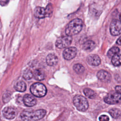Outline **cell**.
<instances>
[{
  "label": "cell",
  "mask_w": 121,
  "mask_h": 121,
  "mask_svg": "<svg viewBox=\"0 0 121 121\" xmlns=\"http://www.w3.org/2000/svg\"><path fill=\"white\" fill-rule=\"evenodd\" d=\"M46 113V111L43 109L36 111L26 109L21 112L20 116L23 121H36L43 118Z\"/></svg>",
  "instance_id": "1"
},
{
  "label": "cell",
  "mask_w": 121,
  "mask_h": 121,
  "mask_svg": "<svg viewBox=\"0 0 121 121\" xmlns=\"http://www.w3.org/2000/svg\"><path fill=\"white\" fill-rule=\"evenodd\" d=\"M83 26V23L81 19L75 18L71 21L66 26L65 33L69 36H72L79 33Z\"/></svg>",
  "instance_id": "2"
},
{
  "label": "cell",
  "mask_w": 121,
  "mask_h": 121,
  "mask_svg": "<svg viewBox=\"0 0 121 121\" xmlns=\"http://www.w3.org/2000/svg\"><path fill=\"white\" fill-rule=\"evenodd\" d=\"M52 12V6L51 3H50L45 8L40 7H36L35 9L34 14L35 16L38 18H43L51 16Z\"/></svg>",
  "instance_id": "3"
},
{
  "label": "cell",
  "mask_w": 121,
  "mask_h": 121,
  "mask_svg": "<svg viewBox=\"0 0 121 121\" xmlns=\"http://www.w3.org/2000/svg\"><path fill=\"white\" fill-rule=\"evenodd\" d=\"M30 90L31 93L37 97H43L47 93L46 86L43 84L39 82L33 84L31 86Z\"/></svg>",
  "instance_id": "4"
},
{
  "label": "cell",
  "mask_w": 121,
  "mask_h": 121,
  "mask_svg": "<svg viewBox=\"0 0 121 121\" xmlns=\"http://www.w3.org/2000/svg\"><path fill=\"white\" fill-rule=\"evenodd\" d=\"M73 102L77 109L80 111H85L88 107V101L81 95H75L73 98Z\"/></svg>",
  "instance_id": "5"
},
{
  "label": "cell",
  "mask_w": 121,
  "mask_h": 121,
  "mask_svg": "<svg viewBox=\"0 0 121 121\" xmlns=\"http://www.w3.org/2000/svg\"><path fill=\"white\" fill-rule=\"evenodd\" d=\"M104 102L108 104H118L121 103V94L118 92L112 91L108 93L104 97Z\"/></svg>",
  "instance_id": "6"
},
{
  "label": "cell",
  "mask_w": 121,
  "mask_h": 121,
  "mask_svg": "<svg viewBox=\"0 0 121 121\" xmlns=\"http://www.w3.org/2000/svg\"><path fill=\"white\" fill-rule=\"evenodd\" d=\"M72 41V38L71 36L68 35L62 36L57 39L55 42V45L58 48H64L69 45L71 44Z\"/></svg>",
  "instance_id": "7"
},
{
  "label": "cell",
  "mask_w": 121,
  "mask_h": 121,
  "mask_svg": "<svg viewBox=\"0 0 121 121\" xmlns=\"http://www.w3.org/2000/svg\"><path fill=\"white\" fill-rule=\"evenodd\" d=\"M111 34L114 36L119 35L121 34V21L114 19L113 20L110 26Z\"/></svg>",
  "instance_id": "8"
},
{
  "label": "cell",
  "mask_w": 121,
  "mask_h": 121,
  "mask_svg": "<svg viewBox=\"0 0 121 121\" xmlns=\"http://www.w3.org/2000/svg\"><path fill=\"white\" fill-rule=\"evenodd\" d=\"M77 53V49L74 47L66 48L63 52V58L67 60H70L74 58Z\"/></svg>",
  "instance_id": "9"
},
{
  "label": "cell",
  "mask_w": 121,
  "mask_h": 121,
  "mask_svg": "<svg viewBox=\"0 0 121 121\" xmlns=\"http://www.w3.org/2000/svg\"><path fill=\"white\" fill-rule=\"evenodd\" d=\"M2 114L5 118L8 119H12L16 115V110L11 107H6L2 111Z\"/></svg>",
  "instance_id": "10"
},
{
  "label": "cell",
  "mask_w": 121,
  "mask_h": 121,
  "mask_svg": "<svg viewBox=\"0 0 121 121\" xmlns=\"http://www.w3.org/2000/svg\"><path fill=\"white\" fill-rule=\"evenodd\" d=\"M97 77L100 80L104 82H109L111 79V74L104 70L99 71L97 73Z\"/></svg>",
  "instance_id": "11"
},
{
  "label": "cell",
  "mask_w": 121,
  "mask_h": 121,
  "mask_svg": "<svg viewBox=\"0 0 121 121\" xmlns=\"http://www.w3.org/2000/svg\"><path fill=\"white\" fill-rule=\"evenodd\" d=\"M23 102L28 107H32L36 104V100L34 96L29 94H26L23 97Z\"/></svg>",
  "instance_id": "12"
},
{
  "label": "cell",
  "mask_w": 121,
  "mask_h": 121,
  "mask_svg": "<svg viewBox=\"0 0 121 121\" xmlns=\"http://www.w3.org/2000/svg\"><path fill=\"white\" fill-rule=\"evenodd\" d=\"M87 61L91 65L98 66L100 64L101 60L100 57L96 54H91L87 57Z\"/></svg>",
  "instance_id": "13"
},
{
  "label": "cell",
  "mask_w": 121,
  "mask_h": 121,
  "mask_svg": "<svg viewBox=\"0 0 121 121\" xmlns=\"http://www.w3.org/2000/svg\"><path fill=\"white\" fill-rule=\"evenodd\" d=\"M46 61L49 66H53L57 64L58 59L55 54L53 53H50L46 57Z\"/></svg>",
  "instance_id": "14"
},
{
  "label": "cell",
  "mask_w": 121,
  "mask_h": 121,
  "mask_svg": "<svg viewBox=\"0 0 121 121\" xmlns=\"http://www.w3.org/2000/svg\"><path fill=\"white\" fill-rule=\"evenodd\" d=\"M33 76L36 80L41 81L45 78V74L43 70L41 69H36L35 70L34 72Z\"/></svg>",
  "instance_id": "15"
},
{
  "label": "cell",
  "mask_w": 121,
  "mask_h": 121,
  "mask_svg": "<svg viewBox=\"0 0 121 121\" xmlns=\"http://www.w3.org/2000/svg\"><path fill=\"white\" fill-rule=\"evenodd\" d=\"M95 45V44L94 41L92 40H88L83 43V48L86 51H91L94 49Z\"/></svg>",
  "instance_id": "16"
},
{
  "label": "cell",
  "mask_w": 121,
  "mask_h": 121,
  "mask_svg": "<svg viewBox=\"0 0 121 121\" xmlns=\"http://www.w3.org/2000/svg\"><path fill=\"white\" fill-rule=\"evenodd\" d=\"M112 62L115 66H119L121 65V52L116 54L112 57Z\"/></svg>",
  "instance_id": "17"
},
{
  "label": "cell",
  "mask_w": 121,
  "mask_h": 121,
  "mask_svg": "<svg viewBox=\"0 0 121 121\" xmlns=\"http://www.w3.org/2000/svg\"><path fill=\"white\" fill-rule=\"evenodd\" d=\"M26 84L23 81H18L14 86L15 89L19 92H24L26 89Z\"/></svg>",
  "instance_id": "18"
},
{
  "label": "cell",
  "mask_w": 121,
  "mask_h": 121,
  "mask_svg": "<svg viewBox=\"0 0 121 121\" xmlns=\"http://www.w3.org/2000/svg\"><path fill=\"white\" fill-rule=\"evenodd\" d=\"M83 92L86 96L90 99L95 98L96 96V94L95 93V92L93 90L90 88H86L83 90Z\"/></svg>",
  "instance_id": "19"
},
{
  "label": "cell",
  "mask_w": 121,
  "mask_h": 121,
  "mask_svg": "<svg viewBox=\"0 0 121 121\" xmlns=\"http://www.w3.org/2000/svg\"><path fill=\"white\" fill-rule=\"evenodd\" d=\"M109 113L112 117L115 119L118 118L121 115V112L120 110L117 108H113L109 110Z\"/></svg>",
  "instance_id": "20"
},
{
  "label": "cell",
  "mask_w": 121,
  "mask_h": 121,
  "mask_svg": "<svg viewBox=\"0 0 121 121\" xmlns=\"http://www.w3.org/2000/svg\"><path fill=\"white\" fill-rule=\"evenodd\" d=\"M120 49L118 47L114 46L111 48L107 52V56L109 58H112L114 55L119 52Z\"/></svg>",
  "instance_id": "21"
},
{
  "label": "cell",
  "mask_w": 121,
  "mask_h": 121,
  "mask_svg": "<svg viewBox=\"0 0 121 121\" xmlns=\"http://www.w3.org/2000/svg\"><path fill=\"white\" fill-rule=\"evenodd\" d=\"M73 69L78 74H81L84 71V67L80 64H76L73 66Z\"/></svg>",
  "instance_id": "22"
},
{
  "label": "cell",
  "mask_w": 121,
  "mask_h": 121,
  "mask_svg": "<svg viewBox=\"0 0 121 121\" xmlns=\"http://www.w3.org/2000/svg\"><path fill=\"white\" fill-rule=\"evenodd\" d=\"M33 74L32 71L29 69H26L24 71L23 77L26 80H29L32 78Z\"/></svg>",
  "instance_id": "23"
},
{
  "label": "cell",
  "mask_w": 121,
  "mask_h": 121,
  "mask_svg": "<svg viewBox=\"0 0 121 121\" xmlns=\"http://www.w3.org/2000/svg\"><path fill=\"white\" fill-rule=\"evenodd\" d=\"M99 120L100 121H109V118L107 115H102L99 117Z\"/></svg>",
  "instance_id": "24"
},
{
  "label": "cell",
  "mask_w": 121,
  "mask_h": 121,
  "mask_svg": "<svg viewBox=\"0 0 121 121\" xmlns=\"http://www.w3.org/2000/svg\"><path fill=\"white\" fill-rule=\"evenodd\" d=\"M9 0H0V5L2 6L6 5L9 2Z\"/></svg>",
  "instance_id": "25"
},
{
  "label": "cell",
  "mask_w": 121,
  "mask_h": 121,
  "mask_svg": "<svg viewBox=\"0 0 121 121\" xmlns=\"http://www.w3.org/2000/svg\"><path fill=\"white\" fill-rule=\"evenodd\" d=\"M115 90L121 94V86H117L115 87Z\"/></svg>",
  "instance_id": "26"
},
{
  "label": "cell",
  "mask_w": 121,
  "mask_h": 121,
  "mask_svg": "<svg viewBox=\"0 0 121 121\" xmlns=\"http://www.w3.org/2000/svg\"><path fill=\"white\" fill-rule=\"evenodd\" d=\"M116 43H117V44H118V45H121V36H120V37L118 39V40H117V41H116Z\"/></svg>",
  "instance_id": "27"
},
{
  "label": "cell",
  "mask_w": 121,
  "mask_h": 121,
  "mask_svg": "<svg viewBox=\"0 0 121 121\" xmlns=\"http://www.w3.org/2000/svg\"><path fill=\"white\" fill-rule=\"evenodd\" d=\"M120 20H121V13L120 15Z\"/></svg>",
  "instance_id": "28"
}]
</instances>
